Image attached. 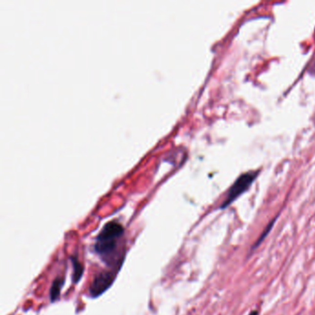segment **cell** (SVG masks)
I'll list each match as a JSON object with an SVG mask.
<instances>
[{
    "label": "cell",
    "instance_id": "7a4b0ae2",
    "mask_svg": "<svg viewBox=\"0 0 315 315\" xmlns=\"http://www.w3.org/2000/svg\"><path fill=\"white\" fill-rule=\"evenodd\" d=\"M260 174V170H252L246 172L239 176L233 185L230 188L227 197L222 204L221 209L227 208L229 205H231L235 200H237L239 196L244 193L251 185L253 183L258 175Z\"/></svg>",
    "mask_w": 315,
    "mask_h": 315
},
{
    "label": "cell",
    "instance_id": "52a82bcc",
    "mask_svg": "<svg viewBox=\"0 0 315 315\" xmlns=\"http://www.w3.org/2000/svg\"><path fill=\"white\" fill-rule=\"evenodd\" d=\"M259 315V313H258L257 311H252V313H251V314H250V315Z\"/></svg>",
    "mask_w": 315,
    "mask_h": 315
},
{
    "label": "cell",
    "instance_id": "6da1fadb",
    "mask_svg": "<svg viewBox=\"0 0 315 315\" xmlns=\"http://www.w3.org/2000/svg\"><path fill=\"white\" fill-rule=\"evenodd\" d=\"M124 229L119 222L107 223L100 231L95 240L94 249L97 254L104 260H111V256L116 252L119 240L123 236Z\"/></svg>",
    "mask_w": 315,
    "mask_h": 315
},
{
    "label": "cell",
    "instance_id": "8992f818",
    "mask_svg": "<svg viewBox=\"0 0 315 315\" xmlns=\"http://www.w3.org/2000/svg\"><path fill=\"white\" fill-rule=\"evenodd\" d=\"M73 266H74V270H75L74 275H73V279L75 280V282H78L80 280V278H81V276L83 274V267H82L81 264H79V262L77 261L76 259H74Z\"/></svg>",
    "mask_w": 315,
    "mask_h": 315
},
{
    "label": "cell",
    "instance_id": "3957f363",
    "mask_svg": "<svg viewBox=\"0 0 315 315\" xmlns=\"http://www.w3.org/2000/svg\"><path fill=\"white\" fill-rule=\"evenodd\" d=\"M116 274L112 271H105L98 273L94 277L93 283L90 287L89 292L92 297H98L103 294L105 290L109 289L112 283L115 279Z\"/></svg>",
    "mask_w": 315,
    "mask_h": 315
},
{
    "label": "cell",
    "instance_id": "277c9868",
    "mask_svg": "<svg viewBox=\"0 0 315 315\" xmlns=\"http://www.w3.org/2000/svg\"><path fill=\"white\" fill-rule=\"evenodd\" d=\"M62 286H63V280L60 279V278L56 279L53 283L51 290H50V298H51V300H53V301L56 300L57 298L59 297Z\"/></svg>",
    "mask_w": 315,
    "mask_h": 315
},
{
    "label": "cell",
    "instance_id": "5b68a950",
    "mask_svg": "<svg viewBox=\"0 0 315 315\" xmlns=\"http://www.w3.org/2000/svg\"><path fill=\"white\" fill-rule=\"evenodd\" d=\"M274 222H275V219H273L266 228H265V230H264V232H262V234H261V236L258 238V239H257V241H256L255 244L252 246V250H254L255 249V247H258L261 243H262V241L264 240L267 236H268V234L270 233V231H271V230H272L273 226V224H274Z\"/></svg>",
    "mask_w": 315,
    "mask_h": 315
}]
</instances>
